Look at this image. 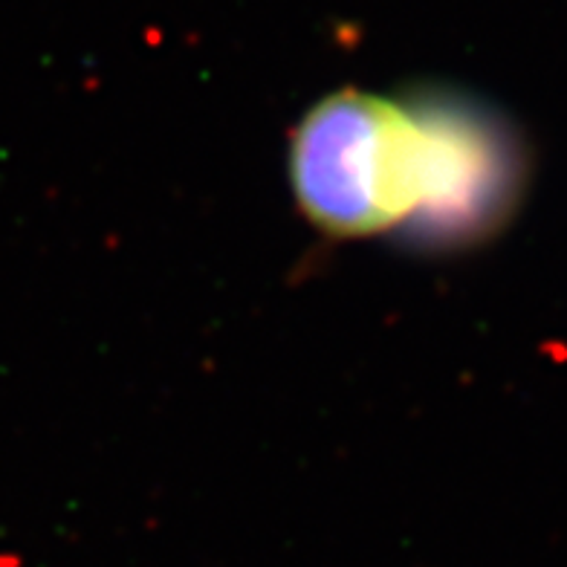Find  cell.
Returning <instances> with one entry per match:
<instances>
[{
    "mask_svg": "<svg viewBox=\"0 0 567 567\" xmlns=\"http://www.w3.org/2000/svg\"><path fill=\"white\" fill-rule=\"evenodd\" d=\"M423 125V200L405 226L432 247L486 240L513 217L527 183L524 145L498 111L461 96L411 102Z\"/></svg>",
    "mask_w": 567,
    "mask_h": 567,
    "instance_id": "obj_2",
    "label": "cell"
},
{
    "mask_svg": "<svg viewBox=\"0 0 567 567\" xmlns=\"http://www.w3.org/2000/svg\"><path fill=\"white\" fill-rule=\"evenodd\" d=\"M423 125L411 102L342 90L307 113L290 177L305 215L333 238L409 226L423 200Z\"/></svg>",
    "mask_w": 567,
    "mask_h": 567,
    "instance_id": "obj_1",
    "label": "cell"
}]
</instances>
